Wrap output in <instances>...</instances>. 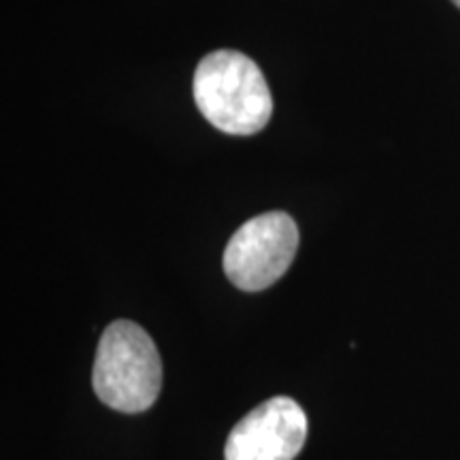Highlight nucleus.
Instances as JSON below:
<instances>
[{"label":"nucleus","instance_id":"obj_1","mask_svg":"<svg viewBox=\"0 0 460 460\" xmlns=\"http://www.w3.org/2000/svg\"><path fill=\"white\" fill-rule=\"evenodd\" d=\"M192 90L207 122L226 135H256L271 119L273 99L267 79L241 51L207 54L194 73Z\"/></svg>","mask_w":460,"mask_h":460},{"label":"nucleus","instance_id":"obj_2","mask_svg":"<svg viewBox=\"0 0 460 460\" xmlns=\"http://www.w3.org/2000/svg\"><path fill=\"white\" fill-rule=\"evenodd\" d=\"M92 386L99 399L122 413H141L154 405L163 388V358L146 329L115 320L96 349Z\"/></svg>","mask_w":460,"mask_h":460},{"label":"nucleus","instance_id":"obj_3","mask_svg":"<svg viewBox=\"0 0 460 460\" xmlns=\"http://www.w3.org/2000/svg\"><path fill=\"white\" fill-rule=\"evenodd\" d=\"M298 250L296 222L284 211L247 220L224 252V273L239 290L261 292L288 271Z\"/></svg>","mask_w":460,"mask_h":460},{"label":"nucleus","instance_id":"obj_4","mask_svg":"<svg viewBox=\"0 0 460 460\" xmlns=\"http://www.w3.org/2000/svg\"><path fill=\"white\" fill-rule=\"evenodd\" d=\"M307 439V416L290 396L261 402L230 430L226 460H295Z\"/></svg>","mask_w":460,"mask_h":460},{"label":"nucleus","instance_id":"obj_5","mask_svg":"<svg viewBox=\"0 0 460 460\" xmlns=\"http://www.w3.org/2000/svg\"><path fill=\"white\" fill-rule=\"evenodd\" d=\"M452 3H454V4H456V7H460V0H452Z\"/></svg>","mask_w":460,"mask_h":460}]
</instances>
